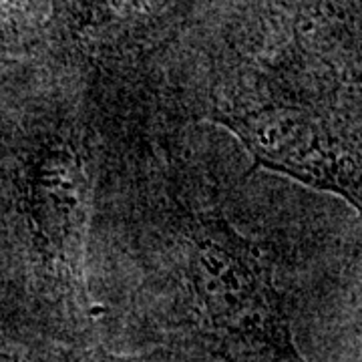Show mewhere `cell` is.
I'll return each mask as SVG.
<instances>
[{"instance_id":"1","label":"cell","mask_w":362,"mask_h":362,"mask_svg":"<svg viewBox=\"0 0 362 362\" xmlns=\"http://www.w3.org/2000/svg\"><path fill=\"white\" fill-rule=\"evenodd\" d=\"M183 280L195 324L228 362H304L270 259L220 216L185 235Z\"/></svg>"},{"instance_id":"2","label":"cell","mask_w":362,"mask_h":362,"mask_svg":"<svg viewBox=\"0 0 362 362\" xmlns=\"http://www.w3.org/2000/svg\"><path fill=\"white\" fill-rule=\"evenodd\" d=\"M258 168L332 192L362 216V165L322 117L288 103L226 109L216 117Z\"/></svg>"},{"instance_id":"3","label":"cell","mask_w":362,"mask_h":362,"mask_svg":"<svg viewBox=\"0 0 362 362\" xmlns=\"http://www.w3.org/2000/svg\"><path fill=\"white\" fill-rule=\"evenodd\" d=\"M39 230L52 258L71 284L81 282L89 214V180L85 161L71 141L52 143L33 175Z\"/></svg>"},{"instance_id":"4","label":"cell","mask_w":362,"mask_h":362,"mask_svg":"<svg viewBox=\"0 0 362 362\" xmlns=\"http://www.w3.org/2000/svg\"><path fill=\"white\" fill-rule=\"evenodd\" d=\"M13 362H131L105 350H49L18 356Z\"/></svg>"}]
</instances>
